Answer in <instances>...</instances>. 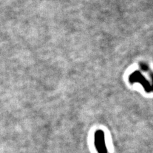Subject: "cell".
<instances>
[{"label": "cell", "instance_id": "obj_1", "mask_svg": "<svg viewBox=\"0 0 153 153\" xmlns=\"http://www.w3.org/2000/svg\"><path fill=\"white\" fill-rule=\"evenodd\" d=\"M94 146L98 153H108L104 132L98 130L94 133Z\"/></svg>", "mask_w": 153, "mask_h": 153}]
</instances>
